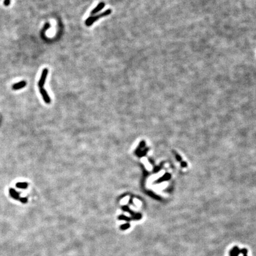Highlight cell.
<instances>
[{"instance_id": "5bb4252c", "label": "cell", "mask_w": 256, "mask_h": 256, "mask_svg": "<svg viewBox=\"0 0 256 256\" xmlns=\"http://www.w3.org/2000/svg\"><path fill=\"white\" fill-rule=\"evenodd\" d=\"M243 256H247V255H243Z\"/></svg>"}, {"instance_id": "30bf717a", "label": "cell", "mask_w": 256, "mask_h": 256, "mask_svg": "<svg viewBox=\"0 0 256 256\" xmlns=\"http://www.w3.org/2000/svg\"><path fill=\"white\" fill-rule=\"evenodd\" d=\"M240 253L242 254L243 255H247L248 253V250L246 248H242L240 250Z\"/></svg>"}, {"instance_id": "7c38bea8", "label": "cell", "mask_w": 256, "mask_h": 256, "mask_svg": "<svg viewBox=\"0 0 256 256\" xmlns=\"http://www.w3.org/2000/svg\"><path fill=\"white\" fill-rule=\"evenodd\" d=\"M4 3V5H5L7 6V5H8L10 4V0H5Z\"/></svg>"}, {"instance_id": "4fadbf2b", "label": "cell", "mask_w": 256, "mask_h": 256, "mask_svg": "<svg viewBox=\"0 0 256 256\" xmlns=\"http://www.w3.org/2000/svg\"><path fill=\"white\" fill-rule=\"evenodd\" d=\"M240 254V250H238L235 254H233L232 255V256H238Z\"/></svg>"}, {"instance_id": "5b68a950", "label": "cell", "mask_w": 256, "mask_h": 256, "mask_svg": "<svg viewBox=\"0 0 256 256\" xmlns=\"http://www.w3.org/2000/svg\"><path fill=\"white\" fill-rule=\"evenodd\" d=\"M26 85V82L25 81H20L18 83L14 84L13 85V89L15 90H18V89H21L22 88L25 87Z\"/></svg>"}, {"instance_id": "8992f818", "label": "cell", "mask_w": 256, "mask_h": 256, "mask_svg": "<svg viewBox=\"0 0 256 256\" xmlns=\"http://www.w3.org/2000/svg\"><path fill=\"white\" fill-rule=\"evenodd\" d=\"M141 218V214H137L136 216L134 218H128V217H126L125 216H124V215H120L119 217V219H120V220H125V221H131V220H133V219H140Z\"/></svg>"}, {"instance_id": "7a4b0ae2", "label": "cell", "mask_w": 256, "mask_h": 256, "mask_svg": "<svg viewBox=\"0 0 256 256\" xmlns=\"http://www.w3.org/2000/svg\"><path fill=\"white\" fill-rule=\"evenodd\" d=\"M48 74V70L47 68H44L42 72L41 77H40V80L38 83V85L40 87V88H43L44 83H45Z\"/></svg>"}, {"instance_id": "9c48e42d", "label": "cell", "mask_w": 256, "mask_h": 256, "mask_svg": "<svg viewBox=\"0 0 256 256\" xmlns=\"http://www.w3.org/2000/svg\"><path fill=\"white\" fill-rule=\"evenodd\" d=\"M130 224H128V223H127V224H124V225H122L120 226V228L121 230L124 231V230H126V229H128V228H130Z\"/></svg>"}, {"instance_id": "52a82bcc", "label": "cell", "mask_w": 256, "mask_h": 256, "mask_svg": "<svg viewBox=\"0 0 256 256\" xmlns=\"http://www.w3.org/2000/svg\"><path fill=\"white\" fill-rule=\"evenodd\" d=\"M9 192H10V194L11 196H12L13 198H14V199H16V200H19L20 199V197H19L18 193L16 190H14V189L10 188V190H9Z\"/></svg>"}, {"instance_id": "277c9868", "label": "cell", "mask_w": 256, "mask_h": 256, "mask_svg": "<svg viewBox=\"0 0 256 256\" xmlns=\"http://www.w3.org/2000/svg\"><path fill=\"white\" fill-rule=\"evenodd\" d=\"M104 7H105V3H103V2L100 3L97 5V6L91 11V15L96 14L97 13H98L99 12H100V11H101V10H102Z\"/></svg>"}, {"instance_id": "8fae6325", "label": "cell", "mask_w": 256, "mask_h": 256, "mask_svg": "<svg viewBox=\"0 0 256 256\" xmlns=\"http://www.w3.org/2000/svg\"><path fill=\"white\" fill-rule=\"evenodd\" d=\"M20 201L23 203H26L27 202V198H20L19 199Z\"/></svg>"}, {"instance_id": "ba28073f", "label": "cell", "mask_w": 256, "mask_h": 256, "mask_svg": "<svg viewBox=\"0 0 256 256\" xmlns=\"http://www.w3.org/2000/svg\"><path fill=\"white\" fill-rule=\"evenodd\" d=\"M16 186L17 187L20 188H26L28 186V184L27 183H17L16 184Z\"/></svg>"}, {"instance_id": "3957f363", "label": "cell", "mask_w": 256, "mask_h": 256, "mask_svg": "<svg viewBox=\"0 0 256 256\" xmlns=\"http://www.w3.org/2000/svg\"><path fill=\"white\" fill-rule=\"evenodd\" d=\"M40 93H41V94H42V97H43V98L44 99V101L46 103H50V102H51V98H50L48 93L46 92V91L44 90V88H40Z\"/></svg>"}, {"instance_id": "6da1fadb", "label": "cell", "mask_w": 256, "mask_h": 256, "mask_svg": "<svg viewBox=\"0 0 256 256\" xmlns=\"http://www.w3.org/2000/svg\"><path fill=\"white\" fill-rule=\"evenodd\" d=\"M111 13H112V10H111L110 9H108V10H106L105 12H104L103 13H102L101 14H99L96 15L95 16H91L90 17H88L85 20V25L87 26H91L94 23L95 21H97L99 18H102V17H105V16H109V14H111Z\"/></svg>"}]
</instances>
